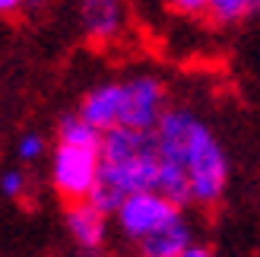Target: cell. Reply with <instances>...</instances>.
<instances>
[{
    "label": "cell",
    "mask_w": 260,
    "mask_h": 257,
    "mask_svg": "<svg viewBox=\"0 0 260 257\" xmlns=\"http://www.w3.org/2000/svg\"><path fill=\"white\" fill-rule=\"evenodd\" d=\"M193 245V226L187 222L184 213H175L165 226H159L152 235L140 241L143 257H178Z\"/></svg>",
    "instance_id": "7"
},
{
    "label": "cell",
    "mask_w": 260,
    "mask_h": 257,
    "mask_svg": "<svg viewBox=\"0 0 260 257\" xmlns=\"http://www.w3.org/2000/svg\"><path fill=\"white\" fill-rule=\"evenodd\" d=\"M187 175H190V194L193 203L210 207L222 197L225 181H229V162L225 152L219 146V140L203 121L197 124V134L190 140V152H187Z\"/></svg>",
    "instance_id": "1"
},
{
    "label": "cell",
    "mask_w": 260,
    "mask_h": 257,
    "mask_svg": "<svg viewBox=\"0 0 260 257\" xmlns=\"http://www.w3.org/2000/svg\"><path fill=\"white\" fill-rule=\"evenodd\" d=\"M22 7H25V0H0V10H4L7 16H10V13H19Z\"/></svg>",
    "instance_id": "14"
},
{
    "label": "cell",
    "mask_w": 260,
    "mask_h": 257,
    "mask_svg": "<svg viewBox=\"0 0 260 257\" xmlns=\"http://www.w3.org/2000/svg\"><path fill=\"white\" fill-rule=\"evenodd\" d=\"M57 143H73V146H95L102 149V131L92 127L83 114H70L57 127Z\"/></svg>",
    "instance_id": "9"
},
{
    "label": "cell",
    "mask_w": 260,
    "mask_h": 257,
    "mask_svg": "<svg viewBox=\"0 0 260 257\" xmlns=\"http://www.w3.org/2000/svg\"><path fill=\"white\" fill-rule=\"evenodd\" d=\"M102 172V149L95 146H73V143H57L54 162H51V181L54 190L67 200H86L92 194Z\"/></svg>",
    "instance_id": "2"
},
{
    "label": "cell",
    "mask_w": 260,
    "mask_h": 257,
    "mask_svg": "<svg viewBox=\"0 0 260 257\" xmlns=\"http://www.w3.org/2000/svg\"><path fill=\"white\" fill-rule=\"evenodd\" d=\"M45 152V140L38 137V134H22L19 140H16V156L22 159V162H32V159H38Z\"/></svg>",
    "instance_id": "11"
},
{
    "label": "cell",
    "mask_w": 260,
    "mask_h": 257,
    "mask_svg": "<svg viewBox=\"0 0 260 257\" xmlns=\"http://www.w3.org/2000/svg\"><path fill=\"white\" fill-rule=\"evenodd\" d=\"M80 114L92 127H99L102 134L118 127L124 121V83H105V86H95L92 92H86Z\"/></svg>",
    "instance_id": "6"
},
{
    "label": "cell",
    "mask_w": 260,
    "mask_h": 257,
    "mask_svg": "<svg viewBox=\"0 0 260 257\" xmlns=\"http://www.w3.org/2000/svg\"><path fill=\"white\" fill-rule=\"evenodd\" d=\"M175 213H181V207L165 197L159 187H146V190H137V194H130L121 207H118V226L127 238L134 241H143L146 235H152L159 226H165L172 219Z\"/></svg>",
    "instance_id": "3"
},
{
    "label": "cell",
    "mask_w": 260,
    "mask_h": 257,
    "mask_svg": "<svg viewBox=\"0 0 260 257\" xmlns=\"http://www.w3.org/2000/svg\"><path fill=\"white\" fill-rule=\"evenodd\" d=\"M83 25L92 42H108L121 29V0H83Z\"/></svg>",
    "instance_id": "8"
},
{
    "label": "cell",
    "mask_w": 260,
    "mask_h": 257,
    "mask_svg": "<svg viewBox=\"0 0 260 257\" xmlns=\"http://www.w3.org/2000/svg\"><path fill=\"white\" fill-rule=\"evenodd\" d=\"M257 7H260V0H210L206 16L219 25H232V22H241Z\"/></svg>",
    "instance_id": "10"
},
{
    "label": "cell",
    "mask_w": 260,
    "mask_h": 257,
    "mask_svg": "<svg viewBox=\"0 0 260 257\" xmlns=\"http://www.w3.org/2000/svg\"><path fill=\"white\" fill-rule=\"evenodd\" d=\"M165 114V86L155 76H134L124 83V121L137 131H155Z\"/></svg>",
    "instance_id": "4"
},
{
    "label": "cell",
    "mask_w": 260,
    "mask_h": 257,
    "mask_svg": "<svg viewBox=\"0 0 260 257\" xmlns=\"http://www.w3.org/2000/svg\"><path fill=\"white\" fill-rule=\"evenodd\" d=\"M38 7H45V0H25V7H22V10H29V13H35Z\"/></svg>",
    "instance_id": "16"
},
{
    "label": "cell",
    "mask_w": 260,
    "mask_h": 257,
    "mask_svg": "<svg viewBox=\"0 0 260 257\" xmlns=\"http://www.w3.org/2000/svg\"><path fill=\"white\" fill-rule=\"evenodd\" d=\"M178 257H213V254H210V251H206L203 245H190V248H187L184 254H178Z\"/></svg>",
    "instance_id": "15"
},
{
    "label": "cell",
    "mask_w": 260,
    "mask_h": 257,
    "mask_svg": "<svg viewBox=\"0 0 260 257\" xmlns=\"http://www.w3.org/2000/svg\"><path fill=\"white\" fill-rule=\"evenodd\" d=\"M63 226H67L70 238L76 241V248L92 251L105 245L108 232V213H102L92 200H73L63 210Z\"/></svg>",
    "instance_id": "5"
},
{
    "label": "cell",
    "mask_w": 260,
    "mask_h": 257,
    "mask_svg": "<svg viewBox=\"0 0 260 257\" xmlns=\"http://www.w3.org/2000/svg\"><path fill=\"white\" fill-rule=\"evenodd\" d=\"M178 13H187V16H200V13H206V7H210V0H168Z\"/></svg>",
    "instance_id": "13"
},
{
    "label": "cell",
    "mask_w": 260,
    "mask_h": 257,
    "mask_svg": "<svg viewBox=\"0 0 260 257\" xmlns=\"http://www.w3.org/2000/svg\"><path fill=\"white\" fill-rule=\"evenodd\" d=\"M0 190H4L10 200H19V197H22V190H25V178H22V172L7 169L4 178H0Z\"/></svg>",
    "instance_id": "12"
},
{
    "label": "cell",
    "mask_w": 260,
    "mask_h": 257,
    "mask_svg": "<svg viewBox=\"0 0 260 257\" xmlns=\"http://www.w3.org/2000/svg\"><path fill=\"white\" fill-rule=\"evenodd\" d=\"M83 257H105V254H102L99 248H92V251H83Z\"/></svg>",
    "instance_id": "17"
}]
</instances>
